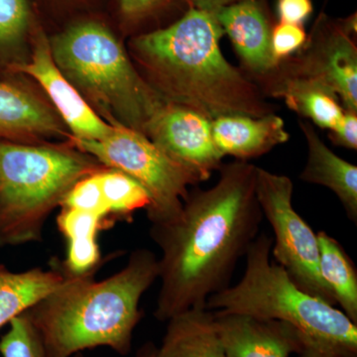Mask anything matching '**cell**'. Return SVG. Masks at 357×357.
Listing matches in <instances>:
<instances>
[{
    "instance_id": "6da1fadb",
    "label": "cell",
    "mask_w": 357,
    "mask_h": 357,
    "mask_svg": "<svg viewBox=\"0 0 357 357\" xmlns=\"http://www.w3.org/2000/svg\"><path fill=\"white\" fill-rule=\"evenodd\" d=\"M256 166L222 165L217 184L189 192L177 217L151 223L161 250L155 318L206 307L213 294L229 287L237 263L259 236L263 213L255 195Z\"/></svg>"
},
{
    "instance_id": "7a4b0ae2",
    "label": "cell",
    "mask_w": 357,
    "mask_h": 357,
    "mask_svg": "<svg viewBox=\"0 0 357 357\" xmlns=\"http://www.w3.org/2000/svg\"><path fill=\"white\" fill-rule=\"evenodd\" d=\"M222 35L215 13L191 6L172 25L134 39L133 50L147 70L150 86L165 102L211 121L273 114L258 86L223 56Z\"/></svg>"
},
{
    "instance_id": "3957f363",
    "label": "cell",
    "mask_w": 357,
    "mask_h": 357,
    "mask_svg": "<svg viewBox=\"0 0 357 357\" xmlns=\"http://www.w3.org/2000/svg\"><path fill=\"white\" fill-rule=\"evenodd\" d=\"M96 273H65L59 287L25 311L48 357H73L96 347L121 356L131 351L142 318L141 298L158 279V257L136 249L109 278L96 281Z\"/></svg>"
},
{
    "instance_id": "277c9868",
    "label": "cell",
    "mask_w": 357,
    "mask_h": 357,
    "mask_svg": "<svg viewBox=\"0 0 357 357\" xmlns=\"http://www.w3.org/2000/svg\"><path fill=\"white\" fill-rule=\"evenodd\" d=\"M272 244L269 234L256 237L246 252L241 280L211 296L206 309L290 326L299 335L300 357H357V325L342 310L300 290L271 261Z\"/></svg>"
},
{
    "instance_id": "5b68a950",
    "label": "cell",
    "mask_w": 357,
    "mask_h": 357,
    "mask_svg": "<svg viewBox=\"0 0 357 357\" xmlns=\"http://www.w3.org/2000/svg\"><path fill=\"white\" fill-rule=\"evenodd\" d=\"M52 56L70 83L122 124L144 134L165 100L139 76L105 26L82 23L52 40Z\"/></svg>"
},
{
    "instance_id": "8992f818",
    "label": "cell",
    "mask_w": 357,
    "mask_h": 357,
    "mask_svg": "<svg viewBox=\"0 0 357 357\" xmlns=\"http://www.w3.org/2000/svg\"><path fill=\"white\" fill-rule=\"evenodd\" d=\"M102 169L67 150L0 143V248L41 241L73 185Z\"/></svg>"
},
{
    "instance_id": "52a82bcc",
    "label": "cell",
    "mask_w": 357,
    "mask_h": 357,
    "mask_svg": "<svg viewBox=\"0 0 357 357\" xmlns=\"http://www.w3.org/2000/svg\"><path fill=\"white\" fill-rule=\"evenodd\" d=\"M112 133L98 140L73 138L75 145L110 169L121 171L144 187L151 204L147 210L151 223L177 217L189 188L201 178L164 153L139 131L114 123Z\"/></svg>"
},
{
    "instance_id": "ba28073f",
    "label": "cell",
    "mask_w": 357,
    "mask_h": 357,
    "mask_svg": "<svg viewBox=\"0 0 357 357\" xmlns=\"http://www.w3.org/2000/svg\"><path fill=\"white\" fill-rule=\"evenodd\" d=\"M293 183L287 176L256 167L255 195L274 232L271 255L303 292L335 306L319 274L318 236L294 208Z\"/></svg>"
},
{
    "instance_id": "9c48e42d",
    "label": "cell",
    "mask_w": 357,
    "mask_h": 357,
    "mask_svg": "<svg viewBox=\"0 0 357 357\" xmlns=\"http://www.w3.org/2000/svg\"><path fill=\"white\" fill-rule=\"evenodd\" d=\"M300 51L286 70L323 82L345 110L357 112V49L340 20L319 14Z\"/></svg>"
},
{
    "instance_id": "30bf717a",
    "label": "cell",
    "mask_w": 357,
    "mask_h": 357,
    "mask_svg": "<svg viewBox=\"0 0 357 357\" xmlns=\"http://www.w3.org/2000/svg\"><path fill=\"white\" fill-rule=\"evenodd\" d=\"M145 135L202 182L222 165L223 156L213 142L211 119L184 105L164 102L150 119Z\"/></svg>"
},
{
    "instance_id": "8fae6325",
    "label": "cell",
    "mask_w": 357,
    "mask_h": 357,
    "mask_svg": "<svg viewBox=\"0 0 357 357\" xmlns=\"http://www.w3.org/2000/svg\"><path fill=\"white\" fill-rule=\"evenodd\" d=\"M16 72L36 79L51 98L59 114L79 139L98 140L112 133L114 126L103 121L67 77L52 56L50 42L40 33L30 62L14 66Z\"/></svg>"
},
{
    "instance_id": "7c38bea8",
    "label": "cell",
    "mask_w": 357,
    "mask_h": 357,
    "mask_svg": "<svg viewBox=\"0 0 357 357\" xmlns=\"http://www.w3.org/2000/svg\"><path fill=\"white\" fill-rule=\"evenodd\" d=\"M213 314L225 357H290L302 352L297 332L282 321L232 312Z\"/></svg>"
},
{
    "instance_id": "4fadbf2b",
    "label": "cell",
    "mask_w": 357,
    "mask_h": 357,
    "mask_svg": "<svg viewBox=\"0 0 357 357\" xmlns=\"http://www.w3.org/2000/svg\"><path fill=\"white\" fill-rule=\"evenodd\" d=\"M213 13L250 72L265 76L278 68L272 57V27L262 0H241Z\"/></svg>"
},
{
    "instance_id": "5bb4252c",
    "label": "cell",
    "mask_w": 357,
    "mask_h": 357,
    "mask_svg": "<svg viewBox=\"0 0 357 357\" xmlns=\"http://www.w3.org/2000/svg\"><path fill=\"white\" fill-rule=\"evenodd\" d=\"M211 133L220 153L239 161L262 156L289 139L283 119L274 114L218 117L211 121Z\"/></svg>"
},
{
    "instance_id": "9a60e30c",
    "label": "cell",
    "mask_w": 357,
    "mask_h": 357,
    "mask_svg": "<svg viewBox=\"0 0 357 357\" xmlns=\"http://www.w3.org/2000/svg\"><path fill=\"white\" fill-rule=\"evenodd\" d=\"M307 145V160L301 180L324 185L335 192L347 218L357 223V167L333 153L309 121H300Z\"/></svg>"
},
{
    "instance_id": "2e32d148",
    "label": "cell",
    "mask_w": 357,
    "mask_h": 357,
    "mask_svg": "<svg viewBox=\"0 0 357 357\" xmlns=\"http://www.w3.org/2000/svg\"><path fill=\"white\" fill-rule=\"evenodd\" d=\"M157 357H225L213 312L192 307L169 319Z\"/></svg>"
},
{
    "instance_id": "e0dca14e",
    "label": "cell",
    "mask_w": 357,
    "mask_h": 357,
    "mask_svg": "<svg viewBox=\"0 0 357 357\" xmlns=\"http://www.w3.org/2000/svg\"><path fill=\"white\" fill-rule=\"evenodd\" d=\"M271 89L272 95L283 98L289 109L321 128L332 130L345 112L337 93L314 77L287 70Z\"/></svg>"
},
{
    "instance_id": "ac0fdd59",
    "label": "cell",
    "mask_w": 357,
    "mask_h": 357,
    "mask_svg": "<svg viewBox=\"0 0 357 357\" xmlns=\"http://www.w3.org/2000/svg\"><path fill=\"white\" fill-rule=\"evenodd\" d=\"M105 222L100 213L62 206L57 225L68 243L67 257L60 262L66 274L77 276L98 271L102 261L98 234Z\"/></svg>"
},
{
    "instance_id": "d6986e66",
    "label": "cell",
    "mask_w": 357,
    "mask_h": 357,
    "mask_svg": "<svg viewBox=\"0 0 357 357\" xmlns=\"http://www.w3.org/2000/svg\"><path fill=\"white\" fill-rule=\"evenodd\" d=\"M60 263L51 269L13 272L0 265V328L43 299L65 280Z\"/></svg>"
},
{
    "instance_id": "ffe728a7",
    "label": "cell",
    "mask_w": 357,
    "mask_h": 357,
    "mask_svg": "<svg viewBox=\"0 0 357 357\" xmlns=\"http://www.w3.org/2000/svg\"><path fill=\"white\" fill-rule=\"evenodd\" d=\"M61 131L60 122L43 103L23 89L0 83V136L28 138Z\"/></svg>"
},
{
    "instance_id": "44dd1931",
    "label": "cell",
    "mask_w": 357,
    "mask_h": 357,
    "mask_svg": "<svg viewBox=\"0 0 357 357\" xmlns=\"http://www.w3.org/2000/svg\"><path fill=\"white\" fill-rule=\"evenodd\" d=\"M319 274L352 323L357 325V271L342 244L326 231H319Z\"/></svg>"
},
{
    "instance_id": "7402d4cb",
    "label": "cell",
    "mask_w": 357,
    "mask_h": 357,
    "mask_svg": "<svg viewBox=\"0 0 357 357\" xmlns=\"http://www.w3.org/2000/svg\"><path fill=\"white\" fill-rule=\"evenodd\" d=\"M103 199L109 213L129 217L134 211L148 210L151 198L142 185L115 169H103L98 173Z\"/></svg>"
},
{
    "instance_id": "603a6c76",
    "label": "cell",
    "mask_w": 357,
    "mask_h": 357,
    "mask_svg": "<svg viewBox=\"0 0 357 357\" xmlns=\"http://www.w3.org/2000/svg\"><path fill=\"white\" fill-rule=\"evenodd\" d=\"M8 326V331L0 338L2 357H48L41 338L25 312L14 318ZM73 357H83V354Z\"/></svg>"
},
{
    "instance_id": "cb8c5ba5",
    "label": "cell",
    "mask_w": 357,
    "mask_h": 357,
    "mask_svg": "<svg viewBox=\"0 0 357 357\" xmlns=\"http://www.w3.org/2000/svg\"><path fill=\"white\" fill-rule=\"evenodd\" d=\"M98 173L100 171L77 181L66 195L61 206L93 211L107 218L110 213L103 199Z\"/></svg>"
},
{
    "instance_id": "d4e9b609",
    "label": "cell",
    "mask_w": 357,
    "mask_h": 357,
    "mask_svg": "<svg viewBox=\"0 0 357 357\" xmlns=\"http://www.w3.org/2000/svg\"><path fill=\"white\" fill-rule=\"evenodd\" d=\"M307 34L303 25L279 22L271 30V54L279 66L306 44Z\"/></svg>"
},
{
    "instance_id": "484cf974",
    "label": "cell",
    "mask_w": 357,
    "mask_h": 357,
    "mask_svg": "<svg viewBox=\"0 0 357 357\" xmlns=\"http://www.w3.org/2000/svg\"><path fill=\"white\" fill-rule=\"evenodd\" d=\"M29 20L26 0H0V42L16 41L25 32Z\"/></svg>"
},
{
    "instance_id": "4316f807",
    "label": "cell",
    "mask_w": 357,
    "mask_h": 357,
    "mask_svg": "<svg viewBox=\"0 0 357 357\" xmlns=\"http://www.w3.org/2000/svg\"><path fill=\"white\" fill-rule=\"evenodd\" d=\"M279 21L290 24H304L312 13V0H277Z\"/></svg>"
},
{
    "instance_id": "83f0119b",
    "label": "cell",
    "mask_w": 357,
    "mask_h": 357,
    "mask_svg": "<svg viewBox=\"0 0 357 357\" xmlns=\"http://www.w3.org/2000/svg\"><path fill=\"white\" fill-rule=\"evenodd\" d=\"M357 112L345 110L342 119L331 130L328 137L338 146L357 149Z\"/></svg>"
},
{
    "instance_id": "f1b7e54d",
    "label": "cell",
    "mask_w": 357,
    "mask_h": 357,
    "mask_svg": "<svg viewBox=\"0 0 357 357\" xmlns=\"http://www.w3.org/2000/svg\"><path fill=\"white\" fill-rule=\"evenodd\" d=\"M170 0H121L119 6L126 17L131 20H139L155 13L165 6Z\"/></svg>"
},
{
    "instance_id": "f546056e",
    "label": "cell",
    "mask_w": 357,
    "mask_h": 357,
    "mask_svg": "<svg viewBox=\"0 0 357 357\" xmlns=\"http://www.w3.org/2000/svg\"><path fill=\"white\" fill-rule=\"evenodd\" d=\"M241 0H192V6L208 13H215L222 7L236 3Z\"/></svg>"
},
{
    "instance_id": "4dcf8cb0",
    "label": "cell",
    "mask_w": 357,
    "mask_h": 357,
    "mask_svg": "<svg viewBox=\"0 0 357 357\" xmlns=\"http://www.w3.org/2000/svg\"><path fill=\"white\" fill-rule=\"evenodd\" d=\"M157 349H158V347L156 345L152 344V342H147V344L140 347L136 357H157Z\"/></svg>"
}]
</instances>
